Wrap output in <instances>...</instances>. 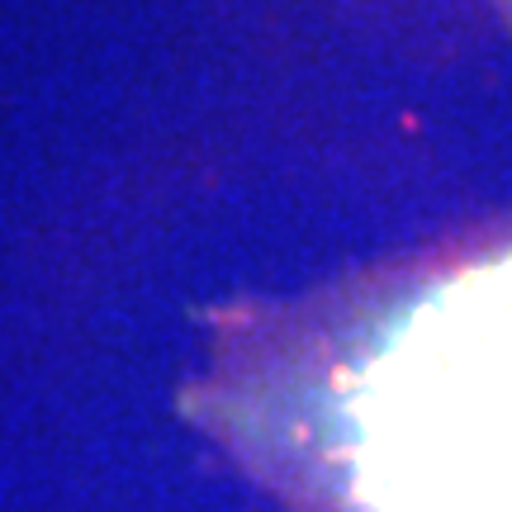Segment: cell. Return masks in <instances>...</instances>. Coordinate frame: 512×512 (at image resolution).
Listing matches in <instances>:
<instances>
[{
	"label": "cell",
	"mask_w": 512,
	"mask_h": 512,
	"mask_svg": "<svg viewBox=\"0 0 512 512\" xmlns=\"http://www.w3.org/2000/svg\"><path fill=\"white\" fill-rule=\"evenodd\" d=\"M181 408L280 512H512V214L223 304Z\"/></svg>",
	"instance_id": "cell-1"
},
{
	"label": "cell",
	"mask_w": 512,
	"mask_h": 512,
	"mask_svg": "<svg viewBox=\"0 0 512 512\" xmlns=\"http://www.w3.org/2000/svg\"><path fill=\"white\" fill-rule=\"evenodd\" d=\"M494 5H498V10H503V15L512 19V0H494Z\"/></svg>",
	"instance_id": "cell-2"
}]
</instances>
